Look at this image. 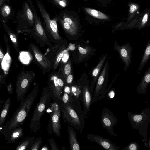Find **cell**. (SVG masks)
<instances>
[{
	"label": "cell",
	"instance_id": "1",
	"mask_svg": "<svg viewBox=\"0 0 150 150\" xmlns=\"http://www.w3.org/2000/svg\"><path fill=\"white\" fill-rule=\"evenodd\" d=\"M38 86H36L25 98V96L23 97L19 107L1 131L6 141L8 140L10 134L15 128L23 125L36 99L38 92Z\"/></svg>",
	"mask_w": 150,
	"mask_h": 150
},
{
	"label": "cell",
	"instance_id": "2",
	"mask_svg": "<svg viewBox=\"0 0 150 150\" xmlns=\"http://www.w3.org/2000/svg\"><path fill=\"white\" fill-rule=\"evenodd\" d=\"M73 100L67 103H64L62 107V113L65 122L74 127L81 134L84 127V120L86 116L81 109L80 102L77 108L76 100Z\"/></svg>",
	"mask_w": 150,
	"mask_h": 150
},
{
	"label": "cell",
	"instance_id": "3",
	"mask_svg": "<svg viewBox=\"0 0 150 150\" xmlns=\"http://www.w3.org/2000/svg\"><path fill=\"white\" fill-rule=\"evenodd\" d=\"M129 120L133 129H137L142 136V139L145 146L147 147L148 140L147 131L148 125L150 121V108H147L139 114H133L127 112Z\"/></svg>",
	"mask_w": 150,
	"mask_h": 150
},
{
	"label": "cell",
	"instance_id": "4",
	"mask_svg": "<svg viewBox=\"0 0 150 150\" xmlns=\"http://www.w3.org/2000/svg\"><path fill=\"white\" fill-rule=\"evenodd\" d=\"M35 1L43 20V24L45 28L53 39L56 40H60L61 37L58 33L57 24L58 14L51 19L42 3L39 0Z\"/></svg>",
	"mask_w": 150,
	"mask_h": 150
},
{
	"label": "cell",
	"instance_id": "5",
	"mask_svg": "<svg viewBox=\"0 0 150 150\" xmlns=\"http://www.w3.org/2000/svg\"><path fill=\"white\" fill-rule=\"evenodd\" d=\"M109 57H107L96 82L91 104L104 99L105 97L104 93L106 89L109 77Z\"/></svg>",
	"mask_w": 150,
	"mask_h": 150
},
{
	"label": "cell",
	"instance_id": "6",
	"mask_svg": "<svg viewBox=\"0 0 150 150\" xmlns=\"http://www.w3.org/2000/svg\"><path fill=\"white\" fill-rule=\"evenodd\" d=\"M49 94V91L47 90H43L40 100L37 104L30 125V128L32 133L37 132L40 129V121L44 113L46 104Z\"/></svg>",
	"mask_w": 150,
	"mask_h": 150
},
{
	"label": "cell",
	"instance_id": "7",
	"mask_svg": "<svg viewBox=\"0 0 150 150\" xmlns=\"http://www.w3.org/2000/svg\"><path fill=\"white\" fill-rule=\"evenodd\" d=\"M113 50L119 54V57L124 64V69L126 72L128 67L132 64L131 58L132 48L130 44L127 43L120 46L116 41L114 45Z\"/></svg>",
	"mask_w": 150,
	"mask_h": 150
},
{
	"label": "cell",
	"instance_id": "8",
	"mask_svg": "<svg viewBox=\"0 0 150 150\" xmlns=\"http://www.w3.org/2000/svg\"><path fill=\"white\" fill-rule=\"evenodd\" d=\"M34 77V74L32 75L27 73L24 74L22 77H20L17 79L16 84V91L18 101L21 100L25 96Z\"/></svg>",
	"mask_w": 150,
	"mask_h": 150
},
{
	"label": "cell",
	"instance_id": "9",
	"mask_svg": "<svg viewBox=\"0 0 150 150\" xmlns=\"http://www.w3.org/2000/svg\"><path fill=\"white\" fill-rule=\"evenodd\" d=\"M100 122L103 127L106 129L110 135L116 136L113 130V127L118 122L116 117L108 108H105L102 110Z\"/></svg>",
	"mask_w": 150,
	"mask_h": 150
},
{
	"label": "cell",
	"instance_id": "10",
	"mask_svg": "<svg viewBox=\"0 0 150 150\" xmlns=\"http://www.w3.org/2000/svg\"><path fill=\"white\" fill-rule=\"evenodd\" d=\"M58 15L63 20L69 24L78 33L80 30V20L76 12L65 10L62 11Z\"/></svg>",
	"mask_w": 150,
	"mask_h": 150
},
{
	"label": "cell",
	"instance_id": "11",
	"mask_svg": "<svg viewBox=\"0 0 150 150\" xmlns=\"http://www.w3.org/2000/svg\"><path fill=\"white\" fill-rule=\"evenodd\" d=\"M89 81L87 79L82 85V102L83 104V113L86 116L90 110V106L93 98V91L89 85Z\"/></svg>",
	"mask_w": 150,
	"mask_h": 150
},
{
	"label": "cell",
	"instance_id": "12",
	"mask_svg": "<svg viewBox=\"0 0 150 150\" xmlns=\"http://www.w3.org/2000/svg\"><path fill=\"white\" fill-rule=\"evenodd\" d=\"M51 109L50 118L53 131L56 135L60 137L61 129L60 108L58 104L54 103L51 105Z\"/></svg>",
	"mask_w": 150,
	"mask_h": 150
},
{
	"label": "cell",
	"instance_id": "13",
	"mask_svg": "<svg viewBox=\"0 0 150 150\" xmlns=\"http://www.w3.org/2000/svg\"><path fill=\"white\" fill-rule=\"evenodd\" d=\"M30 5V7L33 13L34 19V30L35 33L43 41H48V38L43 26L42 21L38 16L34 6L31 0H27Z\"/></svg>",
	"mask_w": 150,
	"mask_h": 150
},
{
	"label": "cell",
	"instance_id": "14",
	"mask_svg": "<svg viewBox=\"0 0 150 150\" xmlns=\"http://www.w3.org/2000/svg\"><path fill=\"white\" fill-rule=\"evenodd\" d=\"M88 139L92 142H95L103 149L107 150H120L119 148L110 140L97 135L89 134L87 135Z\"/></svg>",
	"mask_w": 150,
	"mask_h": 150
},
{
	"label": "cell",
	"instance_id": "15",
	"mask_svg": "<svg viewBox=\"0 0 150 150\" xmlns=\"http://www.w3.org/2000/svg\"><path fill=\"white\" fill-rule=\"evenodd\" d=\"M107 54H103L100 57L99 60L96 65L91 70L89 73L93 79L91 82V88L93 92L94 86L101 72L103 67L107 58Z\"/></svg>",
	"mask_w": 150,
	"mask_h": 150
},
{
	"label": "cell",
	"instance_id": "16",
	"mask_svg": "<svg viewBox=\"0 0 150 150\" xmlns=\"http://www.w3.org/2000/svg\"><path fill=\"white\" fill-rule=\"evenodd\" d=\"M78 48L81 61H87L91 57L95 55L96 50L91 46L87 44L79 46Z\"/></svg>",
	"mask_w": 150,
	"mask_h": 150
},
{
	"label": "cell",
	"instance_id": "17",
	"mask_svg": "<svg viewBox=\"0 0 150 150\" xmlns=\"http://www.w3.org/2000/svg\"><path fill=\"white\" fill-rule=\"evenodd\" d=\"M31 47L35 57L39 64L45 69L49 68L51 65L49 60L42 54L35 45L33 44Z\"/></svg>",
	"mask_w": 150,
	"mask_h": 150
},
{
	"label": "cell",
	"instance_id": "18",
	"mask_svg": "<svg viewBox=\"0 0 150 150\" xmlns=\"http://www.w3.org/2000/svg\"><path fill=\"white\" fill-rule=\"evenodd\" d=\"M150 82V66L148 67L144 74L140 83L137 86V92L139 94H145Z\"/></svg>",
	"mask_w": 150,
	"mask_h": 150
},
{
	"label": "cell",
	"instance_id": "19",
	"mask_svg": "<svg viewBox=\"0 0 150 150\" xmlns=\"http://www.w3.org/2000/svg\"><path fill=\"white\" fill-rule=\"evenodd\" d=\"M11 105V99L8 98L5 101L0 112V132L4 127V124L7 117Z\"/></svg>",
	"mask_w": 150,
	"mask_h": 150
},
{
	"label": "cell",
	"instance_id": "20",
	"mask_svg": "<svg viewBox=\"0 0 150 150\" xmlns=\"http://www.w3.org/2000/svg\"><path fill=\"white\" fill-rule=\"evenodd\" d=\"M68 131L70 149L79 150L80 146L77 139L76 132L72 127L69 126L68 127Z\"/></svg>",
	"mask_w": 150,
	"mask_h": 150
},
{
	"label": "cell",
	"instance_id": "21",
	"mask_svg": "<svg viewBox=\"0 0 150 150\" xmlns=\"http://www.w3.org/2000/svg\"><path fill=\"white\" fill-rule=\"evenodd\" d=\"M50 81L52 84L51 87L53 90L54 96L61 99V95L62 90L59 85L58 82L57 74H54L50 77Z\"/></svg>",
	"mask_w": 150,
	"mask_h": 150
},
{
	"label": "cell",
	"instance_id": "22",
	"mask_svg": "<svg viewBox=\"0 0 150 150\" xmlns=\"http://www.w3.org/2000/svg\"><path fill=\"white\" fill-rule=\"evenodd\" d=\"M24 130L21 127L15 128L10 134L7 144L16 143L17 141L24 135Z\"/></svg>",
	"mask_w": 150,
	"mask_h": 150
},
{
	"label": "cell",
	"instance_id": "23",
	"mask_svg": "<svg viewBox=\"0 0 150 150\" xmlns=\"http://www.w3.org/2000/svg\"><path fill=\"white\" fill-rule=\"evenodd\" d=\"M150 58V39H149L147 44L146 48L142 56L137 72L139 74L142 69Z\"/></svg>",
	"mask_w": 150,
	"mask_h": 150
},
{
	"label": "cell",
	"instance_id": "24",
	"mask_svg": "<svg viewBox=\"0 0 150 150\" xmlns=\"http://www.w3.org/2000/svg\"><path fill=\"white\" fill-rule=\"evenodd\" d=\"M23 12L25 19L31 26H33L34 22V15L30 7L26 1L24 4Z\"/></svg>",
	"mask_w": 150,
	"mask_h": 150
},
{
	"label": "cell",
	"instance_id": "25",
	"mask_svg": "<svg viewBox=\"0 0 150 150\" xmlns=\"http://www.w3.org/2000/svg\"><path fill=\"white\" fill-rule=\"evenodd\" d=\"M34 139V137L26 138L18 143V144L15 150H30Z\"/></svg>",
	"mask_w": 150,
	"mask_h": 150
},
{
	"label": "cell",
	"instance_id": "26",
	"mask_svg": "<svg viewBox=\"0 0 150 150\" xmlns=\"http://www.w3.org/2000/svg\"><path fill=\"white\" fill-rule=\"evenodd\" d=\"M83 9L86 13L96 18L105 20L109 18L106 15L97 10L86 7H83Z\"/></svg>",
	"mask_w": 150,
	"mask_h": 150
},
{
	"label": "cell",
	"instance_id": "27",
	"mask_svg": "<svg viewBox=\"0 0 150 150\" xmlns=\"http://www.w3.org/2000/svg\"><path fill=\"white\" fill-rule=\"evenodd\" d=\"M58 22L61 25L64 32L67 34L73 36L76 35L78 33L69 24L64 22L59 16L58 14Z\"/></svg>",
	"mask_w": 150,
	"mask_h": 150
},
{
	"label": "cell",
	"instance_id": "28",
	"mask_svg": "<svg viewBox=\"0 0 150 150\" xmlns=\"http://www.w3.org/2000/svg\"><path fill=\"white\" fill-rule=\"evenodd\" d=\"M53 5L61 9H64L69 4V0H49Z\"/></svg>",
	"mask_w": 150,
	"mask_h": 150
},
{
	"label": "cell",
	"instance_id": "29",
	"mask_svg": "<svg viewBox=\"0 0 150 150\" xmlns=\"http://www.w3.org/2000/svg\"><path fill=\"white\" fill-rule=\"evenodd\" d=\"M64 51L63 50H61L57 53L55 56L54 61L53 65V69L55 71L57 69L58 66L63 56Z\"/></svg>",
	"mask_w": 150,
	"mask_h": 150
},
{
	"label": "cell",
	"instance_id": "30",
	"mask_svg": "<svg viewBox=\"0 0 150 150\" xmlns=\"http://www.w3.org/2000/svg\"><path fill=\"white\" fill-rule=\"evenodd\" d=\"M6 28V27H5ZM6 29V30L9 37L12 42L16 48V50L18 48V41L16 35L10 30H8L7 28Z\"/></svg>",
	"mask_w": 150,
	"mask_h": 150
},
{
	"label": "cell",
	"instance_id": "31",
	"mask_svg": "<svg viewBox=\"0 0 150 150\" xmlns=\"http://www.w3.org/2000/svg\"><path fill=\"white\" fill-rule=\"evenodd\" d=\"M71 63L69 61L66 63L64 67L62 72L63 76L65 78L71 72Z\"/></svg>",
	"mask_w": 150,
	"mask_h": 150
},
{
	"label": "cell",
	"instance_id": "32",
	"mask_svg": "<svg viewBox=\"0 0 150 150\" xmlns=\"http://www.w3.org/2000/svg\"><path fill=\"white\" fill-rule=\"evenodd\" d=\"M11 9L10 7L7 4H4L1 8V13L4 18L8 16L10 14Z\"/></svg>",
	"mask_w": 150,
	"mask_h": 150
},
{
	"label": "cell",
	"instance_id": "33",
	"mask_svg": "<svg viewBox=\"0 0 150 150\" xmlns=\"http://www.w3.org/2000/svg\"><path fill=\"white\" fill-rule=\"evenodd\" d=\"M122 150H140L139 145L135 141L131 142L127 146H125Z\"/></svg>",
	"mask_w": 150,
	"mask_h": 150
},
{
	"label": "cell",
	"instance_id": "34",
	"mask_svg": "<svg viewBox=\"0 0 150 150\" xmlns=\"http://www.w3.org/2000/svg\"><path fill=\"white\" fill-rule=\"evenodd\" d=\"M41 138H38L34 140L32 143L30 150H38L41 144Z\"/></svg>",
	"mask_w": 150,
	"mask_h": 150
},
{
	"label": "cell",
	"instance_id": "35",
	"mask_svg": "<svg viewBox=\"0 0 150 150\" xmlns=\"http://www.w3.org/2000/svg\"><path fill=\"white\" fill-rule=\"evenodd\" d=\"M72 96L71 94H69L64 93L61 97V100L64 103H67L71 101L73 99Z\"/></svg>",
	"mask_w": 150,
	"mask_h": 150
},
{
	"label": "cell",
	"instance_id": "36",
	"mask_svg": "<svg viewBox=\"0 0 150 150\" xmlns=\"http://www.w3.org/2000/svg\"><path fill=\"white\" fill-rule=\"evenodd\" d=\"M116 91L115 88H110L106 93V96L108 100L114 99Z\"/></svg>",
	"mask_w": 150,
	"mask_h": 150
},
{
	"label": "cell",
	"instance_id": "37",
	"mask_svg": "<svg viewBox=\"0 0 150 150\" xmlns=\"http://www.w3.org/2000/svg\"><path fill=\"white\" fill-rule=\"evenodd\" d=\"M20 58L21 61L25 64H27L29 62L28 56L26 52H22L21 53Z\"/></svg>",
	"mask_w": 150,
	"mask_h": 150
},
{
	"label": "cell",
	"instance_id": "38",
	"mask_svg": "<svg viewBox=\"0 0 150 150\" xmlns=\"http://www.w3.org/2000/svg\"><path fill=\"white\" fill-rule=\"evenodd\" d=\"M73 80V76L72 74L71 73L68 75L65 79L66 85L68 86L71 85Z\"/></svg>",
	"mask_w": 150,
	"mask_h": 150
},
{
	"label": "cell",
	"instance_id": "39",
	"mask_svg": "<svg viewBox=\"0 0 150 150\" xmlns=\"http://www.w3.org/2000/svg\"><path fill=\"white\" fill-rule=\"evenodd\" d=\"M48 141L50 145V146L52 150H58V147H57V146L55 143V142L53 139H50V140H49Z\"/></svg>",
	"mask_w": 150,
	"mask_h": 150
},
{
	"label": "cell",
	"instance_id": "40",
	"mask_svg": "<svg viewBox=\"0 0 150 150\" xmlns=\"http://www.w3.org/2000/svg\"><path fill=\"white\" fill-rule=\"evenodd\" d=\"M130 7L129 11L130 13H133L138 8V6L135 4L131 5Z\"/></svg>",
	"mask_w": 150,
	"mask_h": 150
},
{
	"label": "cell",
	"instance_id": "41",
	"mask_svg": "<svg viewBox=\"0 0 150 150\" xmlns=\"http://www.w3.org/2000/svg\"><path fill=\"white\" fill-rule=\"evenodd\" d=\"M148 13H146L144 16L141 24V27H143L147 22L148 18Z\"/></svg>",
	"mask_w": 150,
	"mask_h": 150
},
{
	"label": "cell",
	"instance_id": "42",
	"mask_svg": "<svg viewBox=\"0 0 150 150\" xmlns=\"http://www.w3.org/2000/svg\"><path fill=\"white\" fill-rule=\"evenodd\" d=\"M7 91L8 94H11L13 93V89L11 83L7 86Z\"/></svg>",
	"mask_w": 150,
	"mask_h": 150
},
{
	"label": "cell",
	"instance_id": "43",
	"mask_svg": "<svg viewBox=\"0 0 150 150\" xmlns=\"http://www.w3.org/2000/svg\"><path fill=\"white\" fill-rule=\"evenodd\" d=\"M64 93H65L68 94H71L70 88L69 86H67L64 87Z\"/></svg>",
	"mask_w": 150,
	"mask_h": 150
},
{
	"label": "cell",
	"instance_id": "44",
	"mask_svg": "<svg viewBox=\"0 0 150 150\" xmlns=\"http://www.w3.org/2000/svg\"><path fill=\"white\" fill-rule=\"evenodd\" d=\"M147 142V147L148 148L149 150H150V138L149 137V139H148Z\"/></svg>",
	"mask_w": 150,
	"mask_h": 150
},
{
	"label": "cell",
	"instance_id": "45",
	"mask_svg": "<svg viewBox=\"0 0 150 150\" xmlns=\"http://www.w3.org/2000/svg\"><path fill=\"white\" fill-rule=\"evenodd\" d=\"M1 76L0 75V83H1V85H2L4 83H5L4 81L2 79V77H0Z\"/></svg>",
	"mask_w": 150,
	"mask_h": 150
},
{
	"label": "cell",
	"instance_id": "46",
	"mask_svg": "<svg viewBox=\"0 0 150 150\" xmlns=\"http://www.w3.org/2000/svg\"><path fill=\"white\" fill-rule=\"evenodd\" d=\"M4 101L3 100H0V109L1 108L2 104L4 103Z\"/></svg>",
	"mask_w": 150,
	"mask_h": 150
},
{
	"label": "cell",
	"instance_id": "47",
	"mask_svg": "<svg viewBox=\"0 0 150 150\" xmlns=\"http://www.w3.org/2000/svg\"><path fill=\"white\" fill-rule=\"evenodd\" d=\"M6 1L7 0H0V6L2 4Z\"/></svg>",
	"mask_w": 150,
	"mask_h": 150
},
{
	"label": "cell",
	"instance_id": "48",
	"mask_svg": "<svg viewBox=\"0 0 150 150\" xmlns=\"http://www.w3.org/2000/svg\"><path fill=\"white\" fill-rule=\"evenodd\" d=\"M85 1H87V0H83Z\"/></svg>",
	"mask_w": 150,
	"mask_h": 150
}]
</instances>
